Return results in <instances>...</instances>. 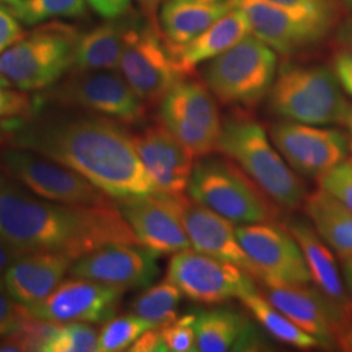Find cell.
<instances>
[{
	"label": "cell",
	"instance_id": "cell-33",
	"mask_svg": "<svg viewBox=\"0 0 352 352\" xmlns=\"http://www.w3.org/2000/svg\"><path fill=\"white\" fill-rule=\"evenodd\" d=\"M100 331L88 322H59L43 352H100Z\"/></svg>",
	"mask_w": 352,
	"mask_h": 352
},
{
	"label": "cell",
	"instance_id": "cell-14",
	"mask_svg": "<svg viewBox=\"0 0 352 352\" xmlns=\"http://www.w3.org/2000/svg\"><path fill=\"white\" fill-rule=\"evenodd\" d=\"M126 289L87 278L72 277L42 302L25 307L28 314L51 322L104 324L116 316Z\"/></svg>",
	"mask_w": 352,
	"mask_h": 352
},
{
	"label": "cell",
	"instance_id": "cell-49",
	"mask_svg": "<svg viewBox=\"0 0 352 352\" xmlns=\"http://www.w3.org/2000/svg\"><path fill=\"white\" fill-rule=\"evenodd\" d=\"M342 124L346 126L352 133V103L349 104V109L346 111V115H344V119H343Z\"/></svg>",
	"mask_w": 352,
	"mask_h": 352
},
{
	"label": "cell",
	"instance_id": "cell-47",
	"mask_svg": "<svg viewBox=\"0 0 352 352\" xmlns=\"http://www.w3.org/2000/svg\"><path fill=\"white\" fill-rule=\"evenodd\" d=\"M340 261H342V264H340L342 276H343L346 287L349 289L352 298V256L343 257V258H340Z\"/></svg>",
	"mask_w": 352,
	"mask_h": 352
},
{
	"label": "cell",
	"instance_id": "cell-42",
	"mask_svg": "<svg viewBox=\"0 0 352 352\" xmlns=\"http://www.w3.org/2000/svg\"><path fill=\"white\" fill-rule=\"evenodd\" d=\"M131 352H166L161 329L160 327H151L146 330L139 340H136L131 349Z\"/></svg>",
	"mask_w": 352,
	"mask_h": 352
},
{
	"label": "cell",
	"instance_id": "cell-13",
	"mask_svg": "<svg viewBox=\"0 0 352 352\" xmlns=\"http://www.w3.org/2000/svg\"><path fill=\"white\" fill-rule=\"evenodd\" d=\"M55 98L126 126L139 124L145 116V103L115 69L75 72L56 90Z\"/></svg>",
	"mask_w": 352,
	"mask_h": 352
},
{
	"label": "cell",
	"instance_id": "cell-43",
	"mask_svg": "<svg viewBox=\"0 0 352 352\" xmlns=\"http://www.w3.org/2000/svg\"><path fill=\"white\" fill-rule=\"evenodd\" d=\"M334 72L343 90L352 97V54L342 51L334 58Z\"/></svg>",
	"mask_w": 352,
	"mask_h": 352
},
{
	"label": "cell",
	"instance_id": "cell-50",
	"mask_svg": "<svg viewBox=\"0 0 352 352\" xmlns=\"http://www.w3.org/2000/svg\"><path fill=\"white\" fill-rule=\"evenodd\" d=\"M177 1L199 3V4H218V3H226V1H230V0H177Z\"/></svg>",
	"mask_w": 352,
	"mask_h": 352
},
{
	"label": "cell",
	"instance_id": "cell-19",
	"mask_svg": "<svg viewBox=\"0 0 352 352\" xmlns=\"http://www.w3.org/2000/svg\"><path fill=\"white\" fill-rule=\"evenodd\" d=\"M265 298L298 327L330 347L346 334L347 327L327 298L309 285L264 286Z\"/></svg>",
	"mask_w": 352,
	"mask_h": 352
},
{
	"label": "cell",
	"instance_id": "cell-10",
	"mask_svg": "<svg viewBox=\"0 0 352 352\" xmlns=\"http://www.w3.org/2000/svg\"><path fill=\"white\" fill-rule=\"evenodd\" d=\"M166 278L192 302L206 305L240 300L258 291L256 279L239 266L190 248L173 254Z\"/></svg>",
	"mask_w": 352,
	"mask_h": 352
},
{
	"label": "cell",
	"instance_id": "cell-18",
	"mask_svg": "<svg viewBox=\"0 0 352 352\" xmlns=\"http://www.w3.org/2000/svg\"><path fill=\"white\" fill-rule=\"evenodd\" d=\"M188 235L190 248L236 265L258 280V273L240 244L236 227L225 217L195 201L184 193L173 195Z\"/></svg>",
	"mask_w": 352,
	"mask_h": 352
},
{
	"label": "cell",
	"instance_id": "cell-31",
	"mask_svg": "<svg viewBox=\"0 0 352 352\" xmlns=\"http://www.w3.org/2000/svg\"><path fill=\"white\" fill-rule=\"evenodd\" d=\"M7 6L21 24L30 26L58 17H80L87 12V0H17Z\"/></svg>",
	"mask_w": 352,
	"mask_h": 352
},
{
	"label": "cell",
	"instance_id": "cell-20",
	"mask_svg": "<svg viewBox=\"0 0 352 352\" xmlns=\"http://www.w3.org/2000/svg\"><path fill=\"white\" fill-rule=\"evenodd\" d=\"M132 138L160 193L180 195L188 189L193 155L162 123L148 126Z\"/></svg>",
	"mask_w": 352,
	"mask_h": 352
},
{
	"label": "cell",
	"instance_id": "cell-34",
	"mask_svg": "<svg viewBox=\"0 0 352 352\" xmlns=\"http://www.w3.org/2000/svg\"><path fill=\"white\" fill-rule=\"evenodd\" d=\"M160 116L161 123L186 146L193 158L209 155L217 149L219 138L212 132L195 126L174 113H160Z\"/></svg>",
	"mask_w": 352,
	"mask_h": 352
},
{
	"label": "cell",
	"instance_id": "cell-17",
	"mask_svg": "<svg viewBox=\"0 0 352 352\" xmlns=\"http://www.w3.org/2000/svg\"><path fill=\"white\" fill-rule=\"evenodd\" d=\"M72 277L124 289H146L160 274L158 254L140 244H113L75 260Z\"/></svg>",
	"mask_w": 352,
	"mask_h": 352
},
{
	"label": "cell",
	"instance_id": "cell-48",
	"mask_svg": "<svg viewBox=\"0 0 352 352\" xmlns=\"http://www.w3.org/2000/svg\"><path fill=\"white\" fill-rule=\"evenodd\" d=\"M338 344L344 350H352V327L340 338Z\"/></svg>",
	"mask_w": 352,
	"mask_h": 352
},
{
	"label": "cell",
	"instance_id": "cell-15",
	"mask_svg": "<svg viewBox=\"0 0 352 352\" xmlns=\"http://www.w3.org/2000/svg\"><path fill=\"white\" fill-rule=\"evenodd\" d=\"M270 139L298 175L316 179L346 161L350 151L343 132L289 120L272 126Z\"/></svg>",
	"mask_w": 352,
	"mask_h": 352
},
{
	"label": "cell",
	"instance_id": "cell-37",
	"mask_svg": "<svg viewBox=\"0 0 352 352\" xmlns=\"http://www.w3.org/2000/svg\"><path fill=\"white\" fill-rule=\"evenodd\" d=\"M29 316L25 307L10 295L0 278V338L21 329Z\"/></svg>",
	"mask_w": 352,
	"mask_h": 352
},
{
	"label": "cell",
	"instance_id": "cell-52",
	"mask_svg": "<svg viewBox=\"0 0 352 352\" xmlns=\"http://www.w3.org/2000/svg\"><path fill=\"white\" fill-rule=\"evenodd\" d=\"M14 1H17V0H0V3H4V4H12Z\"/></svg>",
	"mask_w": 352,
	"mask_h": 352
},
{
	"label": "cell",
	"instance_id": "cell-2",
	"mask_svg": "<svg viewBox=\"0 0 352 352\" xmlns=\"http://www.w3.org/2000/svg\"><path fill=\"white\" fill-rule=\"evenodd\" d=\"M0 236L21 253L47 252L74 260L107 245L140 244L116 202L43 200L6 174L0 188Z\"/></svg>",
	"mask_w": 352,
	"mask_h": 352
},
{
	"label": "cell",
	"instance_id": "cell-27",
	"mask_svg": "<svg viewBox=\"0 0 352 352\" xmlns=\"http://www.w3.org/2000/svg\"><path fill=\"white\" fill-rule=\"evenodd\" d=\"M132 19L109 21L78 37L72 69L75 72L118 69Z\"/></svg>",
	"mask_w": 352,
	"mask_h": 352
},
{
	"label": "cell",
	"instance_id": "cell-35",
	"mask_svg": "<svg viewBox=\"0 0 352 352\" xmlns=\"http://www.w3.org/2000/svg\"><path fill=\"white\" fill-rule=\"evenodd\" d=\"M196 318L197 315L188 314L179 318L176 317L173 322L160 327L166 352L197 351L195 331Z\"/></svg>",
	"mask_w": 352,
	"mask_h": 352
},
{
	"label": "cell",
	"instance_id": "cell-28",
	"mask_svg": "<svg viewBox=\"0 0 352 352\" xmlns=\"http://www.w3.org/2000/svg\"><path fill=\"white\" fill-rule=\"evenodd\" d=\"M304 209L317 234L340 258L352 256V210L318 188L307 195Z\"/></svg>",
	"mask_w": 352,
	"mask_h": 352
},
{
	"label": "cell",
	"instance_id": "cell-8",
	"mask_svg": "<svg viewBox=\"0 0 352 352\" xmlns=\"http://www.w3.org/2000/svg\"><path fill=\"white\" fill-rule=\"evenodd\" d=\"M119 71L144 103L162 101L167 91L187 74L168 49L161 29L132 19Z\"/></svg>",
	"mask_w": 352,
	"mask_h": 352
},
{
	"label": "cell",
	"instance_id": "cell-24",
	"mask_svg": "<svg viewBox=\"0 0 352 352\" xmlns=\"http://www.w3.org/2000/svg\"><path fill=\"white\" fill-rule=\"evenodd\" d=\"M247 14L239 7H234L213 25L186 46L173 51L174 56L187 75H192L197 64L212 60L231 49L243 38L251 34Z\"/></svg>",
	"mask_w": 352,
	"mask_h": 352
},
{
	"label": "cell",
	"instance_id": "cell-46",
	"mask_svg": "<svg viewBox=\"0 0 352 352\" xmlns=\"http://www.w3.org/2000/svg\"><path fill=\"white\" fill-rule=\"evenodd\" d=\"M338 41L344 51L352 54V20H349L340 26Z\"/></svg>",
	"mask_w": 352,
	"mask_h": 352
},
{
	"label": "cell",
	"instance_id": "cell-21",
	"mask_svg": "<svg viewBox=\"0 0 352 352\" xmlns=\"http://www.w3.org/2000/svg\"><path fill=\"white\" fill-rule=\"evenodd\" d=\"M286 227L302 248L311 282H314L316 289L338 311L349 331L352 327V298L333 250L321 239L314 225L307 221L294 218Z\"/></svg>",
	"mask_w": 352,
	"mask_h": 352
},
{
	"label": "cell",
	"instance_id": "cell-54",
	"mask_svg": "<svg viewBox=\"0 0 352 352\" xmlns=\"http://www.w3.org/2000/svg\"><path fill=\"white\" fill-rule=\"evenodd\" d=\"M0 82H3V84H6V85H8V84H7V82H6V81H4L1 77H0ZM8 87H10V85H8Z\"/></svg>",
	"mask_w": 352,
	"mask_h": 352
},
{
	"label": "cell",
	"instance_id": "cell-53",
	"mask_svg": "<svg viewBox=\"0 0 352 352\" xmlns=\"http://www.w3.org/2000/svg\"><path fill=\"white\" fill-rule=\"evenodd\" d=\"M3 177H4V173H3V170L0 168V188H1V183H3Z\"/></svg>",
	"mask_w": 352,
	"mask_h": 352
},
{
	"label": "cell",
	"instance_id": "cell-41",
	"mask_svg": "<svg viewBox=\"0 0 352 352\" xmlns=\"http://www.w3.org/2000/svg\"><path fill=\"white\" fill-rule=\"evenodd\" d=\"M89 6L102 17L116 20L131 10V0H87Z\"/></svg>",
	"mask_w": 352,
	"mask_h": 352
},
{
	"label": "cell",
	"instance_id": "cell-16",
	"mask_svg": "<svg viewBox=\"0 0 352 352\" xmlns=\"http://www.w3.org/2000/svg\"><path fill=\"white\" fill-rule=\"evenodd\" d=\"M115 202L142 247L158 256L190 248L173 195L157 192Z\"/></svg>",
	"mask_w": 352,
	"mask_h": 352
},
{
	"label": "cell",
	"instance_id": "cell-12",
	"mask_svg": "<svg viewBox=\"0 0 352 352\" xmlns=\"http://www.w3.org/2000/svg\"><path fill=\"white\" fill-rule=\"evenodd\" d=\"M247 14L253 36L283 55L312 46L327 37L336 23L315 13L274 6L263 0H231Z\"/></svg>",
	"mask_w": 352,
	"mask_h": 352
},
{
	"label": "cell",
	"instance_id": "cell-1",
	"mask_svg": "<svg viewBox=\"0 0 352 352\" xmlns=\"http://www.w3.org/2000/svg\"><path fill=\"white\" fill-rule=\"evenodd\" d=\"M126 124L101 115L13 119L3 123L13 148L34 151L84 176L113 200L157 193Z\"/></svg>",
	"mask_w": 352,
	"mask_h": 352
},
{
	"label": "cell",
	"instance_id": "cell-3",
	"mask_svg": "<svg viewBox=\"0 0 352 352\" xmlns=\"http://www.w3.org/2000/svg\"><path fill=\"white\" fill-rule=\"evenodd\" d=\"M217 149L234 161L279 206L299 209L307 189L283 160L264 128L247 116H232L222 126Z\"/></svg>",
	"mask_w": 352,
	"mask_h": 352
},
{
	"label": "cell",
	"instance_id": "cell-22",
	"mask_svg": "<svg viewBox=\"0 0 352 352\" xmlns=\"http://www.w3.org/2000/svg\"><path fill=\"white\" fill-rule=\"evenodd\" d=\"M74 263V258L58 253H23L1 279L16 302L30 307L46 299L60 285Z\"/></svg>",
	"mask_w": 352,
	"mask_h": 352
},
{
	"label": "cell",
	"instance_id": "cell-51",
	"mask_svg": "<svg viewBox=\"0 0 352 352\" xmlns=\"http://www.w3.org/2000/svg\"><path fill=\"white\" fill-rule=\"evenodd\" d=\"M342 1H343V4L352 12V0H342Z\"/></svg>",
	"mask_w": 352,
	"mask_h": 352
},
{
	"label": "cell",
	"instance_id": "cell-25",
	"mask_svg": "<svg viewBox=\"0 0 352 352\" xmlns=\"http://www.w3.org/2000/svg\"><path fill=\"white\" fill-rule=\"evenodd\" d=\"M232 8L231 0L218 4H199L177 0L164 1L160 11V28L168 49L186 46Z\"/></svg>",
	"mask_w": 352,
	"mask_h": 352
},
{
	"label": "cell",
	"instance_id": "cell-4",
	"mask_svg": "<svg viewBox=\"0 0 352 352\" xmlns=\"http://www.w3.org/2000/svg\"><path fill=\"white\" fill-rule=\"evenodd\" d=\"M189 196L234 225L274 222L277 204L238 164L212 154L199 158L189 179Z\"/></svg>",
	"mask_w": 352,
	"mask_h": 352
},
{
	"label": "cell",
	"instance_id": "cell-38",
	"mask_svg": "<svg viewBox=\"0 0 352 352\" xmlns=\"http://www.w3.org/2000/svg\"><path fill=\"white\" fill-rule=\"evenodd\" d=\"M34 110L30 97L23 90H12L0 82V122L29 118Z\"/></svg>",
	"mask_w": 352,
	"mask_h": 352
},
{
	"label": "cell",
	"instance_id": "cell-6",
	"mask_svg": "<svg viewBox=\"0 0 352 352\" xmlns=\"http://www.w3.org/2000/svg\"><path fill=\"white\" fill-rule=\"evenodd\" d=\"M78 37L59 21L37 28L0 54V77L23 91L49 88L72 69Z\"/></svg>",
	"mask_w": 352,
	"mask_h": 352
},
{
	"label": "cell",
	"instance_id": "cell-36",
	"mask_svg": "<svg viewBox=\"0 0 352 352\" xmlns=\"http://www.w3.org/2000/svg\"><path fill=\"white\" fill-rule=\"evenodd\" d=\"M317 182L320 188L327 190L352 210V166L349 161H343L318 176Z\"/></svg>",
	"mask_w": 352,
	"mask_h": 352
},
{
	"label": "cell",
	"instance_id": "cell-44",
	"mask_svg": "<svg viewBox=\"0 0 352 352\" xmlns=\"http://www.w3.org/2000/svg\"><path fill=\"white\" fill-rule=\"evenodd\" d=\"M21 254H23L21 252L16 250L7 240H4L0 236V278L3 277L6 270Z\"/></svg>",
	"mask_w": 352,
	"mask_h": 352
},
{
	"label": "cell",
	"instance_id": "cell-55",
	"mask_svg": "<svg viewBox=\"0 0 352 352\" xmlns=\"http://www.w3.org/2000/svg\"><path fill=\"white\" fill-rule=\"evenodd\" d=\"M350 151H352V140H350Z\"/></svg>",
	"mask_w": 352,
	"mask_h": 352
},
{
	"label": "cell",
	"instance_id": "cell-32",
	"mask_svg": "<svg viewBox=\"0 0 352 352\" xmlns=\"http://www.w3.org/2000/svg\"><path fill=\"white\" fill-rule=\"evenodd\" d=\"M151 327V322L139 316H115L103 324L98 342L100 352H119L129 350L131 346Z\"/></svg>",
	"mask_w": 352,
	"mask_h": 352
},
{
	"label": "cell",
	"instance_id": "cell-23",
	"mask_svg": "<svg viewBox=\"0 0 352 352\" xmlns=\"http://www.w3.org/2000/svg\"><path fill=\"white\" fill-rule=\"evenodd\" d=\"M195 331L197 351H251L261 346L250 320L231 309L200 312Z\"/></svg>",
	"mask_w": 352,
	"mask_h": 352
},
{
	"label": "cell",
	"instance_id": "cell-9",
	"mask_svg": "<svg viewBox=\"0 0 352 352\" xmlns=\"http://www.w3.org/2000/svg\"><path fill=\"white\" fill-rule=\"evenodd\" d=\"M0 168L43 200L69 205L113 200L78 173L34 151L6 146L0 151Z\"/></svg>",
	"mask_w": 352,
	"mask_h": 352
},
{
	"label": "cell",
	"instance_id": "cell-26",
	"mask_svg": "<svg viewBox=\"0 0 352 352\" xmlns=\"http://www.w3.org/2000/svg\"><path fill=\"white\" fill-rule=\"evenodd\" d=\"M160 113L177 115L195 126L221 136L222 120L213 93L202 81L187 76L179 80L161 101Z\"/></svg>",
	"mask_w": 352,
	"mask_h": 352
},
{
	"label": "cell",
	"instance_id": "cell-30",
	"mask_svg": "<svg viewBox=\"0 0 352 352\" xmlns=\"http://www.w3.org/2000/svg\"><path fill=\"white\" fill-rule=\"evenodd\" d=\"M182 298V291L166 278L140 294L131 304V312L155 327H164L177 317L176 311Z\"/></svg>",
	"mask_w": 352,
	"mask_h": 352
},
{
	"label": "cell",
	"instance_id": "cell-11",
	"mask_svg": "<svg viewBox=\"0 0 352 352\" xmlns=\"http://www.w3.org/2000/svg\"><path fill=\"white\" fill-rule=\"evenodd\" d=\"M236 234L264 286L311 285L302 248L287 227L274 222L239 225Z\"/></svg>",
	"mask_w": 352,
	"mask_h": 352
},
{
	"label": "cell",
	"instance_id": "cell-5",
	"mask_svg": "<svg viewBox=\"0 0 352 352\" xmlns=\"http://www.w3.org/2000/svg\"><path fill=\"white\" fill-rule=\"evenodd\" d=\"M349 102L334 69L282 64L269 91V107L285 120L311 126L342 124Z\"/></svg>",
	"mask_w": 352,
	"mask_h": 352
},
{
	"label": "cell",
	"instance_id": "cell-7",
	"mask_svg": "<svg viewBox=\"0 0 352 352\" xmlns=\"http://www.w3.org/2000/svg\"><path fill=\"white\" fill-rule=\"evenodd\" d=\"M204 82L227 106L253 107L269 94L277 76V54L256 36H247L204 68Z\"/></svg>",
	"mask_w": 352,
	"mask_h": 352
},
{
	"label": "cell",
	"instance_id": "cell-56",
	"mask_svg": "<svg viewBox=\"0 0 352 352\" xmlns=\"http://www.w3.org/2000/svg\"><path fill=\"white\" fill-rule=\"evenodd\" d=\"M349 162H350V164H351V166H352V157H351V158H350V160H349Z\"/></svg>",
	"mask_w": 352,
	"mask_h": 352
},
{
	"label": "cell",
	"instance_id": "cell-29",
	"mask_svg": "<svg viewBox=\"0 0 352 352\" xmlns=\"http://www.w3.org/2000/svg\"><path fill=\"white\" fill-rule=\"evenodd\" d=\"M240 302H243L254 320L274 340L304 350L321 346L314 336L308 334L296 324H294L287 316L283 315L276 305L269 302L258 291L245 295L240 299Z\"/></svg>",
	"mask_w": 352,
	"mask_h": 352
},
{
	"label": "cell",
	"instance_id": "cell-39",
	"mask_svg": "<svg viewBox=\"0 0 352 352\" xmlns=\"http://www.w3.org/2000/svg\"><path fill=\"white\" fill-rule=\"evenodd\" d=\"M263 1L279 6V7H285V8L315 13L318 16L327 17L334 23H337V19H338L337 0H263Z\"/></svg>",
	"mask_w": 352,
	"mask_h": 352
},
{
	"label": "cell",
	"instance_id": "cell-45",
	"mask_svg": "<svg viewBox=\"0 0 352 352\" xmlns=\"http://www.w3.org/2000/svg\"><path fill=\"white\" fill-rule=\"evenodd\" d=\"M138 1H139L141 11L144 13V16L146 17L148 23L151 26H154L155 29H161L160 21H158V10H160V6L164 3V0H138Z\"/></svg>",
	"mask_w": 352,
	"mask_h": 352
},
{
	"label": "cell",
	"instance_id": "cell-40",
	"mask_svg": "<svg viewBox=\"0 0 352 352\" xmlns=\"http://www.w3.org/2000/svg\"><path fill=\"white\" fill-rule=\"evenodd\" d=\"M25 34L23 33L21 23L8 8L7 4H0V54L8 50Z\"/></svg>",
	"mask_w": 352,
	"mask_h": 352
}]
</instances>
